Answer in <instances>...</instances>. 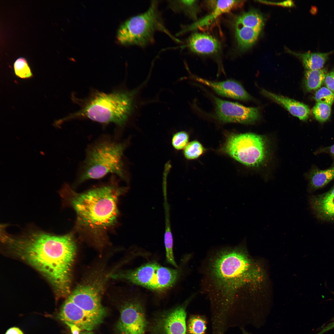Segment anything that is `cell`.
<instances>
[{"label":"cell","instance_id":"6da1fadb","mask_svg":"<svg viewBox=\"0 0 334 334\" xmlns=\"http://www.w3.org/2000/svg\"><path fill=\"white\" fill-rule=\"evenodd\" d=\"M0 239L8 250L42 273L58 293H69L76 250L71 233L57 235L31 227L14 235L3 229Z\"/></svg>","mask_w":334,"mask_h":334},{"label":"cell","instance_id":"7a4b0ae2","mask_svg":"<svg viewBox=\"0 0 334 334\" xmlns=\"http://www.w3.org/2000/svg\"><path fill=\"white\" fill-rule=\"evenodd\" d=\"M253 267L242 245L222 249L212 258L208 275L216 320L225 322L235 315L238 291L255 280Z\"/></svg>","mask_w":334,"mask_h":334},{"label":"cell","instance_id":"3957f363","mask_svg":"<svg viewBox=\"0 0 334 334\" xmlns=\"http://www.w3.org/2000/svg\"><path fill=\"white\" fill-rule=\"evenodd\" d=\"M114 181L83 193L76 192L67 185L62 190L60 194L64 202L76 213L79 229L96 234L116 223L118 199L126 188L119 186Z\"/></svg>","mask_w":334,"mask_h":334},{"label":"cell","instance_id":"277c9868","mask_svg":"<svg viewBox=\"0 0 334 334\" xmlns=\"http://www.w3.org/2000/svg\"><path fill=\"white\" fill-rule=\"evenodd\" d=\"M148 82L145 79L131 90L96 93L73 116L82 117L101 123H113L123 126L131 118L137 116L139 109L144 104L140 95Z\"/></svg>","mask_w":334,"mask_h":334},{"label":"cell","instance_id":"5b68a950","mask_svg":"<svg viewBox=\"0 0 334 334\" xmlns=\"http://www.w3.org/2000/svg\"><path fill=\"white\" fill-rule=\"evenodd\" d=\"M126 146L124 143L107 137L92 143L87 149L78 174V183L110 173L125 179L123 156Z\"/></svg>","mask_w":334,"mask_h":334},{"label":"cell","instance_id":"8992f818","mask_svg":"<svg viewBox=\"0 0 334 334\" xmlns=\"http://www.w3.org/2000/svg\"><path fill=\"white\" fill-rule=\"evenodd\" d=\"M159 3L158 1H152L146 11L130 17L122 24L117 34L120 43L144 47L154 42L155 34L158 31L165 33L175 41L180 42L165 26Z\"/></svg>","mask_w":334,"mask_h":334},{"label":"cell","instance_id":"52a82bcc","mask_svg":"<svg viewBox=\"0 0 334 334\" xmlns=\"http://www.w3.org/2000/svg\"><path fill=\"white\" fill-rule=\"evenodd\" d=\"M180 275V272L178 269L164 267L156 262H151L133 270L119 272L112 277L161 292L173 286Z\"/></svg>","mask_w":334,"mask_h":334},{"label":"cell","instance_id":"ba28073f","mask_svg":"<svg viewBox=\"0 0 334 334\" xmlns=\"http://www.w3.org/2000/svg\"><path fill=\"white\" fill-rule=\"evenodd\" d=\"M224 150L237 161L251 167H258L262 164L267 154L264 138L251 133L230 135L226 140Z\"/></svg>","mask_w":334,"mask_h":334},{"label":"cell","instance_id":"9c48e42d","mask_svg":"<svg viewBox=\"0 0 334 334\" xmlns=\"http://www.w3.org/2000/svg\"><path fill=\"white\" fill-rule=\"evenodd\" d=\"M104 280L96 279L79 285L67 299L87 313L102 319L105 312L101 301Z\"/></svg>","mask_w":334,"mask_h":334},{"label":"cell","instance_id":"30bf717a","mask_svg":"<svg viewBox=\"0 0 334 334\" xmlns=\"http://www.w3.org/2000/svg\"><path fill=\"white\" fill-rule=\"evenodd\" d=\"M213 98L215 117L221 122L248 124L254 123L260 118V111L257 108L246 107L215 96Z\"/></svg>","mask_w":334,"mask_h":334},{"label":"cell","instance_id":"8fae6325","mask_svg":"<svg viewBox=\"0 0 334 334\" xmlns=\"http://www.w3.org/2000/svg\"><path fill=\"white\" fill-rule=\"evenodd\" d=\"M147 325L143 307L135 299L122 306L118 328L120 334H145Z\"/></svg>","mask_w":334,"mask_h":334},{"label":"cell","instance_id":"7c38bea8","mask_svg":"<svg viewBox=\"0 0 334 334\" xmlns=\"http://www.w3.org/2000/svg\"><path fill=\"white\" fill-rule=\"evenodd\" d=\"M186 317L185 306L176 307L156 319L153 331L156 334H186Z\"/></svg>","mask_w":334,"mask_h":334},{"label":"cell","instance_id":"4fadbf2b","mask_svg":"<svg viewBox=\"0 0 334 334\" xmlns=\"http://www.w3.org/2000/svg\"><path fill=\"white\" fill-rule=\"evenodd\" d=\"M59 317L64 322L70 323L88 331L94 329L102 319L87 313L67 298L62 306Z\"/></svg>","mask_w":334,"mask_h":334},{"label":"cell","instance_id":"5bb4252c","mask_svg":"<svg viewBox=\"0 0 334 334\" xmlns=\"http://www.w3.org/2000/svg\"><path fill=\"white\" fill-rule=\"evenodd\" d=\"M190 77L208 87L222 96L243 101L252 99L240 83L235 80L229 79L218 82L209 80L194 75H191Z\"/></svg>","mask_w":334,"mask_h":334},{"label":"cell","instance_id":"9a60e30c","mask_svg":"<svg viewBox=\"0 0 334 334\" xmlns=\"http://www.w3.org/2000/svg\"><path fill=\"white\" fill-rule=\"evenodd\" d=\"M208 2L207 3L211 9L210 13L193 24L183 28L178 33V35L208 26L221 15L242 7L245 1L212 0Z\"/></svg>","mask_w":334,"mask_h":334},{"label":"cell","instance_id":"2e32d148","mask_svg":"<svg viewBox=\"0 0 334 334\" xmlns=\"http://www.w3.org/2000/svg\"><path fill=\"white\" fill-rule=\"evenodd\" d=\"M186 46L194 53L205 55L216 53L221 48L219 42L215 38L199 33H194L188 37Z\"/></svg>","mask_w":334,"mask_h":334},{"label":"cell","instance_id":"e0dca14e","mask_svg":"<svg viewBox=\"0 0 334 334\" xmlns=\"http://www.w3.org/2000/svg\"><path fill=\"white\" fill-rule=\"evenodd\" d=\"M261 92L264 96L284 107L291 114L300 120L305 121L309 118L310 110L305 104L263 89H261Z\"/></svg>","mask_w":334,"mask_h":334},{"label":"cell","instance_id":"ac0fdd59","mask_svg":"<svg viewBox=\"0 0 334 334\" xmlns=\"http://www.w3.org/2000/svg\"><path fill=\"white\" fill-rule=\"evenodd\" d=\"M312 208L321 218L334 220V187L327 192L310 199Z\"/></svg>","mask_w":334,"mask_h":334},{"label":"cell","instance_id":"d6986e66","mask_svg":"<svg viewBox=\"0 0 334 334\" xmlns=\"http://www.w3.org/2000/svg\"><path fill=\"white\" fill-rule=\"evenodd\" d=\"M238 47L241 51L250 47L257 40L261 30L233 24Z\"/></svg>","mask_w":334,"mask_h":334},{"label":"cell","instance_id":"ffe728a7","mask_svg":"<svg viewBox=\"0 0 334 334\" xmlns=\"http://www.w3.org/2000/svg\"><path fill=\"white\" fill-rule=\"evenodd\" d=\"M334 52H310L296 53L289 50L288 52L300 58L305 68L307 70H318L323 68L329 56Z\"/></svg>","mask_w":334,"mask_h":334},{"label":"cell","instance_id":"44dd1931","mask_svg":"<svg viewBox=\"0 0 334 334\" xmlns=\"http://www.w3.org/2000/svg\"><path fill=\"white\" fill-rule=\"evenodd\" d=\"M310 187L314 189L321 188L334 179V166L325 170L314 168L309 175Z\"/></svg>","mask_w":334,"mask_h":334},{"label":"cell","instance_id":"7402d4cb","mask_svg":"<svg viewBox=\"0 0 334 334\" xmlns=\"http://www.w3.org/2000/svg\"><path fill=\"white\" fill-rule=\"evenodd\" d=\"M164 206L165 214L164 243L166 259L169 263L174 267H177L173 253V239L170 221L169 208L167 203H164Z\"/></svg>","mask_w":334,"mask_h":334},{"label":"cell","instance_id":"603a6c76","mask_svg":"<svg viewBox=\"0 0 334 334\" xmlns=\"http://www.w3.org/2000/svg\"><path fill=\"white\" fill-rule=\"evenodd\" d=\"M233 24L261 30L264 25V19L259 12L252 10L237 16L234 20Z\"/></svg>","mask_w":334,"mask_h":334},{"label":"cell","instance_id":"cb8c5ba5","mask_svg":"<svg viewBox=\"0 0 334 334\" xmlns=\"http://www.w3.org/2000/svg\"><path fill=\"white\" fill-rule=\"evenodd\" d=\"M327 71L325 68L307 70L305 73L304 85L308 91L318 90L324 83Z\"/></svg>","mask_w":334,"mask_h":334},{"label":"cell","instance_id":"d4e9b609","mask_svg":"<svg viewBox=\"0 0 334 334\" xmlns=\"http://www.w3.org/2000/svg\"><path fill=\"white\" fill-rule=\"evenodd\" d=\"M196 1L168 0V7L175 13L182 12L191 17L195 15Z\"/></svg>","mask_w":334,"mask_h":334},{"label":"cell","instance_id":"484cf974","mask_svg":"<svg viewBox=\"0 0 334 334\" xmlns=\"http://www.w3.org/2000/svg\"><path fill=\"white\" fill-rule=\"evenodd\" d=\"M206 322L203 317L193 315L189 319L187 331L189 334H205Z\"/></svg>","mask_w":334,"mask_h":334},{"label":"cell","instance_id":"4316f807","mask_svg":"<svg viewBox=\"0 0 334 334\" xmlns=\"http://www.w3.org/2000/svg\"><path fill=\"white\" fill-rule=\"evenodd\" d=\"M14 69L16 75L20 78L29 79L33 76L28 64L24 58H19L15 61Z\"/></svg>","mask_w":334,"mask_h":334},{"label":"cell","instance_id":"83f0119b","mask_svg":"<svg viewBox=\"0 0 334 334\" xmlns=\"http://www.w3.org/2000/svg\"><path fill=\"white\" fill-rule=\"evenodd\" d=\"M331 106L325 103L317 102L312 109V113L315 118L321 122L327 121L331 115Z\"/></svg>","mask_w":334,"mask_h":334},{"label":"cell","instance_id":"f1b7e54d","mask_svg":"<svg viewBox=\"0 0 334 334\" xmlns=\"http://www.w3.org/2000/svg\"><path fill=\"white\" fill-rule=\"evenodd\" d=\"M203 148L202 145L196 141H192L186 146L184 151V155L188 159H196L203 153Z\"/></svg>","mask_w":334,"mask_h":334},{"label":"cell","instance_id":"f546056e","mask_svg":"<svg viewBox=\"0 0 334 334\" xmlns=\"http://www.w3.org/2000/svg\"><path fill=\"white\" fill-rule=\"evenodd\" d=\"M314 99L317 102L332 105L334 102V93L326 87H323L316 92Z\"/></svg>","mask_w":334,"mask_h":334},{"label":"cell","instance_id":"4dcf8cb0","mask_svg":"<svg viewBox=\"0 0 334 334\" xmlns=\"http://www.w3.org/2000/svg\"><path fill=\"white\" fill-rule=\"evenodd\" d=\"M188 139L189 136L186 132L180 131L174 135L172 138V143L175 149H182L187 145Z\"/></svg>","mask_w":334,"mask_h":334},{"label":"cell","instance_id":"1f68e13d","mask_svg":"<svg viewBox=\"0 0 334 334\" xmlns=\"http://www.w3.org/2000/svg\"><path fill=\"white\" fill-rule=\"evenodd\" d=\"M324 83L326 87L334 93V69L327 73Z\"/></svg>","mask_w":334,"mask_h":334},{"label":"cell","instance_id":"d6a6232c","mask_svg":"<svg viewBox=\"0 0 334 334\" xmlns=\"http://www.w3.org/2000/svg\"><path fill=\"white\" fill-rule=\"evenodd\" d=\"M70 329L72 334H80L82 330L75 325L67 322H64Z\"/></svg>","mask_w":334,"mask_h":334},{"label":"cell","instance_id":"836d02e7","mask_svg":"<svg viewBox=\"0 0 334 334\" xmlns=\"http://www.w3.org/2000/svg\"><path fill=\"white\" fill-rule=\"evenodd\" d=\"M5 334H24L22 331L17 327H13L8 329Z\"/></svg>","mask_w":334,"mask_h":334},{"label":"cell","instance_id":"e575fe53","mask_svg":"<svg viewBox=\"0 0 334 334\" xmlns=\"http://www.w3.org/2000/svg\"><path fill=\"white\" fill-rule=\"evenodd\" d=\"M321 152H326L329 153L332 156L334 159V144L329 147L322 149Z\"/></svg>","mask_w":334,"mask_h":334},{"label":"cell","instance_id":"d590c367","mask_svg":"<svg viewBox=\"0 0 334 334\" xmlns=\"http://www.w3.org/2000/svg\"><path fill=\"white\" fill-rule=\"evenodd\" d=\"M80 334H93L91 332H85L80 333Z\"/></svg>","mask_w":334,"mask_h":334},{"label":"cell","instance_id":"8d00e7d4","mask_svg":"<svg viewBox=\"0 0 334 334\" xmlns=\"http://www.w3.org/2000/svg\"><path fill=\"white\" fill-rule=\"evenodd\" d=\"M242 332H243V334H250V333H248L243 329H242Z\"/></svg>","mask_w":334,"mask_h":334}]
</instances>
